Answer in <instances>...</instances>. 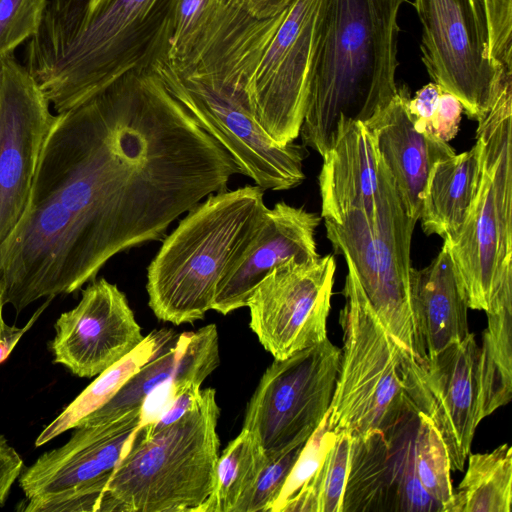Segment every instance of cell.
Wrapping results in <instances>:
<instances>
[{
    "mask_svg": "<svg viewBox=\"0 0 512 512\" xmlns=\"http://www.w3.org/2000/svg\"><path fill=\"white\" fill-rule=\"evenodd\" d=\"M487 315L478 354L479 418L482 421L512 396V301Z\"/></svg>",
    "mask_w": 512,
    "mask_h": 512,
    "instance_id": "26",
    "label": "cell"
},
{
    "mask_svg": "<svg viewBox=\"0 0 512 512\" xmlns=\"http://www.w3.org/2000/svg\"><path fill=\"white\" fill-rule=\"evenodd\" d=\"M252 17L228 2L181 60L151 67L171 94L234 159L240 174L265 190L283 191L305 179L306 147L273 141L256 121L244 85Z\"/></svg>",
    "mask_w": 512,
    "mask_h": 512,
    "instance_id": "2",
    "label": "cell"
},
{
    "mask_svg": "<svg viewBox=\"0 0 512 512\" xmlns=\"http://www.w3.org/2000/svg\"><path fill=\"white\" fill-rule=\"evenodd\" d=\"M417 416L412 412L386 434L352 437L342 512H443L415 473Z\"/></svg>",
    "mask_w": 512,
    "mask_h": 512,
    "instance_id": "16",
    "label": "cell"
},
{
    "mask_svg": "<svg viewBox=\"0 0 512 512\" xmlns=\"http://www.w3.org/2000/svg\"><path fill=\"white\" fill-rule=\"evenodd\" d=\"M352 436L336 433L324 461L313 512H342Z\"/></svg>",
    "mask_w": 512,
    "mask_h": 512,
    "instance_id": "32",
    "label": "cell"
},
{
    "mask_svg": "<svg viewBox=\"0 0 512 512\" xmlns=\"http://www.w3.org/2000/svg\"><path fill=\"white\" fill-rule=\"evenodd\" d=\"M220 408L213 388L156 432L139 429L112 471L101 512H200L216 479Z\"/></svg>",
    "mask_w": 512,
    "mask_h": 512,
    "instance_id": "6",
    "label": "cell"
},
{
    "mask_svg": "<svg viewBox=\"0 0 512 512\" xmlns=\"http://www.w3.org/2000/svg\"><path fill=\"white\" fill-rule=\"evenodd\" d=\"M407 0H330L300 129L321 156L339 119L367 122L397 94L399 14Z\"/></svg>",
    "mask_w": 512,
    "mask_h": 512,
    "instance_id": "3",
    "label": "cell"
},
{
    "mask_svg": "<svg viewBox=\"0 0 512 512\" xmlns=\"http://www.w3.org/2000/svg\"><path fill=\"white\" fill-rule=\"evenodd\" d=\"M48 0H0V59L13 55L33 37L42 22Z\"/></svg>",
    "mask_w": 512,
    "mask_h": 512,
    "instance_id": "33",
    "label": "cell"
},
{
    "mask_svg": "<svg viewBox=\"0 0 512 512\" xmlns=\"http://www.w3.org/2000/svg\"><path fill=\"white\" fill-rule=\"evenodd\" d=\"M330 0H293L267 40L244 91L278 145L294 142L308 107Z\"/></svg>",
    "mask_w": 512,
    "mask_h": 512,
    "instance_id": "10",
    "label": "cell"
},
{
    "mask_svg": "<svg viewBox=\"0 0 512 512\" xmlns=\"http://www.w3.org/2000/svg\"><path fill=\"white\" fill-rule=\"evenodd\" d=\"M442 91L439 85L430 82L417 90L413 98L408 99L407 108L418 131L428 133Z\"/></svg>",
    "mask_w": 512,
    "mask_h": 512,
    "instance_id": "37",
    "label": "cell"
},
{
    "mask_svg": "<svg viewBox=\"0 0 512 512\" xmlns=\"http://www.w3.org/2000/svg\"><path fill=\"white\" fill-rule=\"evenodd\" d=\"M335 437L326 413L303 445L270 512H313L326 454Z\"/></svg>",
    "mask_w": 512,
    "mask_h": 512,
    "instance_id": "29",
    "label": "cell"
},
{
    "mask_svg": "<svg viewBox=\"0 0 512 512\" xmlns=\"http://www.w3.org/2000/svg\"><path fill=\"white\" fill-rule=\"evenodd\" d=\"M266 208L257 185L227 188L191 208L148 266L146 291L154 315L174 325L203 319Z\"/></svg>",
    "mask_w": 512,
    "mask_h": 512,
    "instance_id": "4",
    "label": "cell"
},
{
    "mask_svg": "<svg viewBox=\"0 0 512 512\" xmlns=\"http://www.w3.org/2000/svg\"><path fill=\"white\" fill-rule=\"evenodd\" d=\"M219 364V336L215 324L177 334L109 402L81 420L77 427L107 422L141 407L152 391L169 382L201 386Z\"/></svg>",
    "mask_w": 512,
    "mask_h": 512,
    "instance_id": "21",
    "label": "cell"
},
{
    "mask_svg": "<svg viewBox=\"0 0 512 512\" xmlns=\"http://www.w3.org/2000/svg\"><path fill=\"white\" fill-rule=\"evenodd\" d=\"M341 349L328 337L275 359L250 398L242 429L268 459L304 444L326 415L336 385Z\"/></svg>",
    "mask_w": 512,
    "mask_h": 512,
    "instance_id": "11",
    "label": "cell"
},
{
    "mask_svg": "<svg viewBox=\"0 0 512 512\" xmlns=\"http://www.w3.org/2000/svg\"><path fill=\"white\" fill-rule=\"evenodd\" d=\"M28 69L0 59V244L21 218L45 140L56 120Z\"/></svg>",
    "mask_w": 512,
    "mask_h": 512,
    "instance_id": "15",
    "label": "cell"
},
{
    "mask_svg": "<svg viewBox=\"0 0 512 512\" xmlns=\"http://www.w3.org/2000/svg\"><path fill=\"white\" fill-rule=\"evenodd\" d=\"M475 139L477 192L460 230L443 241L467 307L488 313L512 301V68L478 120Z\"/></svg>",
    "mask_w": 512,
    "mask_h": 512,
    "instance_id": "5",
    "label": "cell"
},
{
    "mask_svg": "<svg viewBox=\"0 0 512 512\" xmlns=\"http://www.w3.org/2000/svg\"><path fill=\"white\" fill-rule=\"evenodd\" d=\"M175 0H48L24 66L57 114L166 57Z\"/></svg>",
    "mask_w": 512,
    "mask_h": 512,
    "instance_id": "1",
    "label": "cell"
},
{
    "mask_svg": "<svg viewBox=\"0 0 512 512\" xmlns=\"http://www.w3.org/2000/svg\"><path fill=\"white\" fill-rule=\"evenodd\" d=\"M4 287L3 284L0 282V333L4 330L5 326L7 325L3 319V307H4Z\"/></svg>",
    "mask_w": 512,
    "mask_h": 512,
    "instance_id": "41",
    "label": "cell"
},
{
    "mask_svg": "<svg viewBox=\"0 0 512 512\" xmlns=\"http://www.w3.org/2000/svg\"><path fill=\"white\" fill-rule=\"evenodd\" d=\"M100 270L72 215L32 186L21 218L0 244L4 304L21 312L39 299L78 291Z\"/></svg>",
    "mask_w": 512,
    "mask_h": 512,
    "instance_id": "9",
    "label": "cell"
},
{
    "mask_svg": "<svg viewBox=\"0 0 512 512\" xmlns=\"http://www.w3.org/2000/svg\"><path fill=\"white\" fill-rule=\"evenodd\" d=\"M24 469V461L17 450L0 433V507L8 499L11 489Z\"/></svg>",
    "mask_w": 512,
    "mask_h": 512,
    "instance_id": "38",
    "label": "cell"
},
{
    "mask_svg": "<svg viewBox=\"0 0 512 512\" xmlns=\"http://www.w3.org/2000/svg\"><path fill=\"white\" fill-rule=\"evenodd\" d=\"M258 19L273 17L282 12L293 0H230Z\"/></svg>",
    "mask_w": 512,
    "mask_h": 512,
    "instance_id": "40",
    "label": "cell"
},
{
    "mask_svg": "<svg viewBox=\"0 0 512 512\" xmlns=\"http://www.w3.org/2000/svg\"><path fill=\"white\" fill-rule=\"evenodd\" d=\"M52 299L47 298V301L36 310L23 327L5 326L4 330L0 333V364L8 359L19 340L34 325Z\"/></svg>",
    "mask_w": 512,
    "mask_h": 512,
    "instance_id": "39",
    "label": "cell"
},
{
    "mask_svg": "<svg viewBox=\"0 0 512 512\" xmlns=\"http://www.w3.org/2000/svg\"><path fill=\"white\" fill-rule=\"evenodd\" d=\"M466 473L454 492L451 512H510L512 448L504 443L491 452L469 453Z\"/></svg>",
    "mask_w": 512,
    "mask_h": 512,
    "instance_id": "27",
    "label": "cell"
},
{
    "mask_svg": "<svg viewBox=\"0 0 512 512\" xmlns=\"http://www.w3.org/2000/svg\"><path fill=\"white\" fill-rule=\"evenodd\" d=\"M479 345L474 334L440 352L415 358L400 351L406 395L442 437L453 470L462 471L479 418Z\"/></svg>",
    "mask_w": 512,
    "mask_h": 512,
    "instance_id": "14",
    "label": "cell"
},
{
    "mask_svg": "<svg viewBox=\"0 0 512 512\" xmlns=\"http://www.w3.org/2000/svg\"><path fill=\"white\" fill-rule=\"evenodd\" d=\"M267 461L254 436L241 429L219 455L214 488L200 512H234Z\"/></svg>",
    "mask_w": 512,
    "mask_h": 512,
    "instance_id": "28",
    "label": "cell"
},
{
    "mask_svg": "<svg viewBox=\"0 0 512 512\" xmlns=\"http://www.w3.org/2000/svg\"><path fill=\"white\" fill-rule=\"evenodd\" d=\"M416 222L406 213L383 160L373 213L351 208L324 219L334 252L353 266L383 326L401 349L421 358L410 290L411 240Z\"/></svg>",
    "mask_w": 512,
    "mask_h": 512,
    "instance_id": "7",
    "label": "cell"
},
{
    "mask_svg": "<svg viewBox=\"0 0 512 512\" xmlns=\"http://www.w3.org/2000/svg\"><path fill=\"white\" fill-rule=\"evenodd\" d=\"M409 98L408 89L398 87L392 100L365 124L393 177L406 213L418 221L432 167L456 152L448 142L415 128L407 108Z\"/></svg>",
    "mask_w": 512,
    "mask_h": 512,
    "instance_id": "20",
    "label": "cell"
},
{
    "mask_svg": "<svg viewBox=\"0 0 512 512\" xmlns=\"http://www.w3.org/2000/svg\"><path fill=\"white\" fill-rule=\"evenodd\" d=\"M141 428V407L99 424L76 427L62 446L46 451L18 478L25 499L57 495L108 479Z\"/></svg>",
    "mask_w": 512,
    "mask_h": 512,
    "instance_id": "18",
    "label": "cell"
},
{
    "mask_svg": "<svg viewBox=\"0 0 512 512\" xmlns=\"http://www.w3.org/2000/svg\"><path fill=\"white\" fill-rule=\"evenodd\" d=\"M335 271L330 254L307 262L289 259L255 287L246 304L249 326L274 359L327 338Z\"/></svg>",
    "mask_w": 512,
    "mask_h": 512,
    "instance_id": "13",
    "label": "cell"
},
{
    "mask_svg": "<svg viewBox=\"0 0 512 512\" xmlns=\"http://www.w3.org/2000/svg\"><path fill=\"white\" fill-rule=\"evenodd\" d=\"M347 263L339 322L343 348L335 389L327 411L335 433L352 437L384 434L416 411L404 390L401 349L370 305L353 266Z\"/></svg>",
    "mask_w": 512,
    "mask_h": 512,
    "instance_id": "8",
    "label": "cell"
},
{
    "mask_svg": "<svg viewBox=\"0 0 512 512\" xmlns=\"http://www.w3.org/2000/svg\"><path fill=\"white\" fill-rule=\"evenodd\" d=\"M413 459L416 476L424 490L443 512H451L454 490L449 455L436 427L421 412H418L414 429Z\"/></svg>",
    "mask_w": 512,
    "mask_h": 512,
    "instance_id": "30",
    "label": "cell"
},
{
    "mask_svg": "<svg viewBox=\"0 0 512 512\" xmlns=\"http://www.w3.org/2000/svg\"><path fill=\"white\" fill-rule=\"evenodd\" d=\"M489 31V55L496 64L512 61V0H483Z\"/></svg>",
    "mask_w": 512,
    "mask_h": 512,
    "instance_id": "35",
    "label": "cell"
},
{
    "mask_svg": "<svg viewBox=\"0 0 512 512\" xmlns=\"http://www.w3.org/2000/svg\"><path fill=\"white\" fill-rule=\"evenodd\" d=\"M479 150L474 146L432 167L423 192L419 220L427 235L450 240L460 230L477 192Z\"/></svg>",
    "mask_w": 512,
    "mask_h": 512,
    "instance_id": "24",
    "label": "cell"
},
{
    "mask_svg": "<svg viewBox=\"0 0 512 512\" xmlns=\"http://www.w3.org/2000/svg\"><path fill=\"white\" fill-rule=\"evenodd\" d=\"M322 158L318 177L321 217L334 218L351 208L371 215L380 189L382 158L367 125L339 119Z\"/></svg>",
    "mask_w": 512,
    "mask_h": 512,
    "instance_id": "22",
    "label": "cell"
},
{
    "mask_svg": "<svg viewBox=\"0 0 512 512\" xmlns=\"http://www.w3.org/2000/svg\"><path fill=\"white\" fill-rule=\"evenodd\" d=\"M229 0H175L172 32L166 57L184 58L195 46Z\"/></svg>",
    "mask_w": 512,
    "mask_h": 512,
    "instance_id": "31",
    "label": "cell"
},
{
    "mask_svg": "<svg viewBox=\"0 0 512 512\" xmlns=\"http://www.w3.org/2000/svg\"><path fill=\"white\" fill-rule=\"evenodd\" d=\"M172 329L150 332L129 354L96 376L62 412L49 423L35 440L40 447L64 432L77 427L85 417L95 412L122 388V386L175 336Z\"/></svg>",
    "mask_w": 512,
    "mask_h": 512,
    "instance_id": "25",
    "label": "cell"
},
{
    "mask_svg": "<svg viewBox=\"0 0 512 512\" xmlns=\"http://www.w3.org/2000/svg\"><path fill=\"white\" fill-rule=\"evenodd\" d=\"M462 111L460 101L451 93L442 91L428 133L449 142L458 132Z\"/></svg>",
    "mask_w": 512,
    "mask_h": 512,
    "instance_id": "36",
    "label": "cell"
},
{
    "mask_svg": "<svg viewBox=\"0 0 512 512\" xmlns=\"http://www.w3.org/2000/svg\"><path fill=\"white\" fill-rule=\"evenodd\" d=\"M321 216L284 201L266 208L246 248L220 280L212 310L227 315L246 307L255 287L276 266L289 259L319 258L315 231Z\"/></svg>",
    "mask_w": 512,
    "mask_h": 512,
    "instance_id": "19",
    "label": "cell"
},
{
    "mask_svg": "<svg viewBox=\"0 0 512 512\" xmlns=\"http://www.w3.org/2000/svg\"><path fill=\"white\" fill-rule=\"evenodd\" d=\"M410 290L422 357L434 355L468 336V307L445 243L429 265L411 269Z\"/></svg>",
    "mask_w": 512,
    "mask_h": 512,
    "instance_id": "23",
    "label": "cell"
},
{
    "mask_svg": "<svg viewBox=\"0 0 512 512\" xmlns=\"http://www.w3.org/2000/svg\"><path fill=\"white\" fill-rule=\"evenodd\" d=\"M304 444L268 459L234 512H270Z\"/></svg>",
    "mask_w": 512,
    "mask_h": 512,
    "instance_id": "34",
    "label": "cell"
},
{
    "mask_svg": "<svg viewBox=\"0 0 512 512\" xmlns=\"http://www.w3.org/2000/svg\"><path fill=\"white\" fill-rule=\"evenodd\" d=\"M422 26L421 60L429 77L478 121L490 109L504 70L489 55L483 0H413Z\"/></svg>",
    "mask_w": 512,
    "mask_h": 512,
    "instance_id": "12",
    "label": "cell"
},
{
    "mask_svg": "<svg viewBox=\"0 0 512 512\" xmlns=\"http://www.w3.org/2000/svg\"><path fill=\"white\" fill-rule=\"evenodd\" d=\"M50 342L53 362L91 378L118 362L145 336L126 295L105 278L82 290L78 304L62 313Z\"/></svg>",
    "mask_w": 512,
    "mask_h": 512,
    "instance_id": "17",
    "label": "cell"
}]
</instances>
